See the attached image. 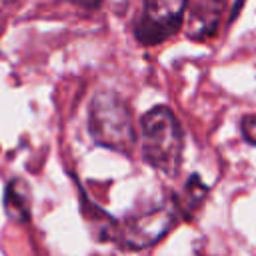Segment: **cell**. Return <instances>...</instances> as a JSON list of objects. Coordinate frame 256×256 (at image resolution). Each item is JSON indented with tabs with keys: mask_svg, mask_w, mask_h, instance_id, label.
Segmentation results:
<instances>
[{
	"mask_svg": "<svg viewBox=\"0 0 256 256\" xmlns=\"http://www.w3.org/2000/svg\"><path fill=\"white\" fill-rule=\"evenodd\" d=\"M184 0H148L132 24L134 38L142 46H158L172 38L184 24Z\"/></svg>",
	"mask_w": 256,
	"mask_h": 256,
	"instance_id": "277c9868",
	"label": "cell"
},
{
	"mask_svg": "<svg viewBox=\"0 0 256 256\" xmlns=\"http://www.w3.org/2000/svg\"><path fill=\"white\" fill-rule=\"evenodd\" d=\"M178 220L172 202L160 200L146 208H136L118 224L116 242L126 250H144L162 240Z\"/></svg>",
	"mask_w": 256,
	"mask_h": 256,
	"instance_id": "3957f363",
	"label": "cell"
},
{
	"mask_svg": "<svg viewBox=\"0 0 256 256\" xmlns=\"http://www.w3.org/2000/svg\"><path fill=\"white\" fill-rule=\"evenodd\" d=\"M140 128L146 164L166 174H174L184 150V132L176 114L168 106H154L142 116Z\"/></svg>",
	"mask_w": 256,
	"mask_h": 256,
	"instance_id": "7a4b0ae2",
	"label": "cell"
},
{
	"mask_svg": "<svg viewBox=\"0 0 256 256\" xmlns=\"http://www.w3.org/2000/svg\"><path fill=\"white\" fill-rule=\"evenodd\" d=\"M226 4L220 0H194L186 6L184 12V24H186V36L190 40H206L212 38L220 24Z\"/></svg>",
	"mask_w": 256,
	"mask_h": 256,
	"instance_id": "5b68a950",
	"label": "cell"
},
{
	"mask_svg": "<svg viewBox=\"0 0 256 256\" xmlns=\"http://www.w3.org/2000/svg\"><path fill=\"white\" fill-rule=\"evenodd\" d=\"M30 202H32L30 186L22 178L8 180L4 188V210L12 222L24 224L30 220Z\"/></svg>",
	"mask_w": 256,
	"mask_h": 256,
	"instance_id": "52a82bcc",
	"label": "cell"
},
{
	"mask_svg": "<svg viewBox=\"0 0 256 256\" xmlns=\"http://www.w3.org/2000/svg\"><path fill=\"white\" fill-rule=\"evenodd\" d=\"M206 196H208V186L198 178V174H192L186 180L182 194L172 198V204H174L178 214H182L184 218H190L194 214V210H198L202 206Z\"/></svg>",
	"mask_w": 256,
	"mask_h": 256,
	"instance_id": "ba28073f",
	"label": "cell"
},
{
	"mask_svg": "<svg viewBox=\"0 0 256 256\" xmlns=\"http://www.w3.org/2000/svg\"><path fill=\"white\" fill-rule=\"evenodd\" d=\"M80 200H82V214L92 230V236L98 240V242H116V236H118V220H114L110 214H106L98 204H94L86 192L80 188Z\"/></svg>",
	"mask_w": 256,
	"mask_h": 256,
	"instance_id": "8992f818",
	"label": "cell"
},
{
	"mask_svg": "<svg viewBox=\"0 0 256 256\" xmlns=\"http://www.w3.org/2000/svg\"><path fill=\"white\" fill-rule=\"evenodd\" d=\"M240 132L246 142L256 146V114H244L240 118Z\"/></svg>",
	"mask_w": 256,
	"mask_h": 256,
	"instance_id": "9c48e42d",
	"label": "cell"
},
{
	"mask_svg": "<svg viewBox=\"0 0 256 256\" xmlns=\"http://www.w3.org/2000/svg\"><path fill=\"white\" fill-rule=\"evenodd\" d=\"M88 132L98 146L132 154L136 146V130L128 104L112 90L94 94L88 110Z\"/></svg>",
	"mask_w": 256,
	"mask_h": 256,
	"instance_id": "6da1fadb",
	"label": "cell"
}]
</instances>
